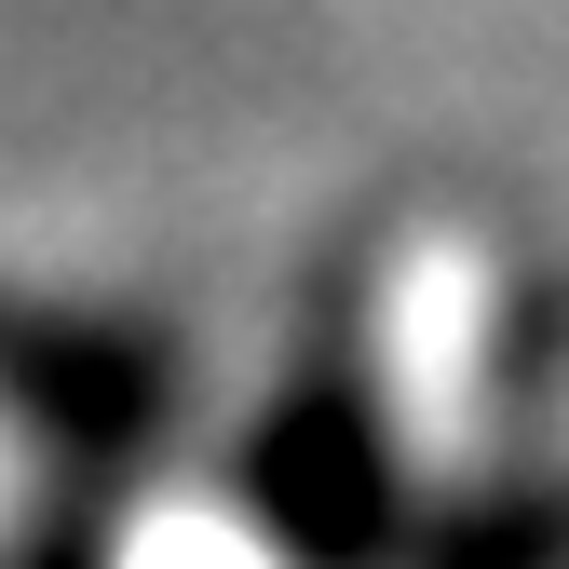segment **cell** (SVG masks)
<instances>
[{
	"mask_svg": "<svg viewBox=\"0 0 569 569\" xmlns=\"http://www.w3.org/2000/svg\"><path fill=\"white\" fill-rule=\"evenodd\" d=\"M109 448V393L82 352H54V339H0V529H28L54 516L68 488L96 475Z\"/></svg>",
	"mask_w": 569,
	"mask_h": 569,
	"instance_id": "6da1fadb",
	"label": "cell"
}]
</instances>
